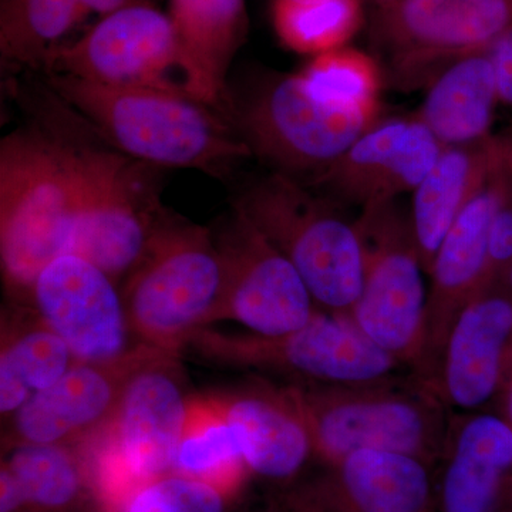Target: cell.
Returning a JSON list of instances; mask_svg holds the SVG:
<instances>
[{
    "mask_svg": "<svg viewBox=\"0 0 512 512\" xmlns=\"http://www.w3.org/2000/svg\"><path fill=\"white\" fill-rule=\"evenodd\" d=\"M76 141L19 128L0 143V262L16 299H29L42 269L69 252L79 215Z\"/></svg>",
    "mask_w": 512,
    "mask_h": 512,
    "instance_id": "2",
    "label": "cell"
},
{
    "mask_svg": "<svg viewBox=\"0 0 512 512\" xmlns=\"http://www.w3.org/2000/svg\"><path fill=\"white\" fill-rule=\"evenodd\" d=\"M299 73L313 92L330 103L380 114L384 76L382 67L372 56L342 47L313 57Z\"/></svg>",
    "mask_w": 512,
    "mask_h": 512,
    "instance_id": "30",
    "label": "cell"
},
{
    "mask_svg": "<svg viewBox=\"0 0 512 512\" xmlns=\"http://www.w3.org/2000/svg\"><path fill=\"white\" fill-rule=\"evenodd\" d=\"M190 404L174 355L154 353L134 370L109 424L86 441L83 456L107 512L141 485L173 473Z\"/></svg>",
    "mask_w": 512,
    "mask_h": 512,
    "instance_id": "6",
    "label": "cell"
},
{
    "mask_svg": "<svg viewBox=\"0 0 512 512\" xmlns=\"http://www.w3.org/2000/svg\"><path fill=\"white\" fill-rule=\"evenodd\" d=\"M217 402L249 473L289 480L313 454L309 431L279 384L255 383Z\"/></svg>",
    "mask_w": 512,
    "mask_h": 512,
    "instance_id": "20",
    "label": "cell"
},
{
    "mask_svg": "<svg viewBox=\"0 0 512 512\" xmlns=\"http://www.w3.org/2000/svg\"><path fill=\"white\" fill-rule=\"evenodd\" d=\"M501 160L507 174L510 175L512 180V136L507 138H500Z\"/></svg>",
    "mask_w": 512,
    "mask_h": 512,
    "instance_id": "35",
    "label": "cell"
},
{
    "mask_svg": "<svg viewBox=\"0 0 512 512\" xmlns=\"http://www.w3.org/2000/svg\"><path fill=\"white\" fill-rule=\"evenodd\" d=\"M325 504L338 512H429V461L389 450H357L330 464Z\"/></svg>",
    "mask_w": 512,
    "mask_h": 512,
    "instance_id": "22",
    "label": "cell"
},
{
    "mask_svg": "<svg viewBox=\"0 0 512 512\" xmlns=\"http://www.w3.org/2000/svg\"><path fill=\"white\" fill-rule=\"evenodd\" d=\"M45 79L100 140L161 170L187 168L222 178L252 157L228 114L200 100L66 74L47 73Z\"/></svg>",
    "mask_w": 512,
    "mask_h": 512,
    "instance_id": "1",
    "label": "cell"
},
{
    "mask_svg": "<svg viewBox=\"0 0 512 512\" xmlns=\"http://www.w3.org/2000/svg\"><path fill=\"white\" fill-rule=\"evenodd\" d=\"M188 345L208 359L274 373L288 383L375 382L404 369L346 316L322 309L302 328L284 335H227L202 329Z\"/></svg>",
    "mask_w": 512,
    "mask_h": 512,
    "instance_id": "12",
    "label": "cell"
},
{
    "mask_svg": "<svg viewBox=\"0 0 512 512\" xmlns=\"http://www.w3.org/2000/svg\"><path fill=\"white\" fill-rule=\"evenodd\" d=\"M507 173V171H505ZM512 264V180L507 174L503 197L494 212L488 231V278L500 281Z\"/></svg>",
    "mask_w": 512,
    "mask_h": 512,
    "instance_id": "32",
    "label": "cell"
},
{
    "mask_svg": "<svg viewBox=\"0 0 512 512\" xmlns=\"http://www.w3.org/2000/svg\"><path fill=\"white\" fill-rule=\"evenodd\" d=\"M0 473L15 484L22 512H89L99 503L86 460L73 446H10Z\"/></svg>",
    "mask_w": 512,
    "mask_h": 512,
    "instance_id": "25",
    "label": "cell"
},
{
    "mask_svg": "<svg viewBox=\"0 0 512 512\" xmlns=\"http://www.w3.org/2000/svg\"><path fill=\"white\" fill-rule=\"evenodd\" d=\"M500 164V138L444 147L429 174L413 191L410 221L427 275L448 231Z\"/></svg>",
    "mask_w": 512,
    "mask_h": 512,
    "instance_id": "21",
    "label": "cell"
},
{
    "mask_svg": "<svg viewBox=\"0 0 512 512\" xmlns=\"http://www.w3.org/2000/svg\"><path fill=\"white\" fill-rule=\"evenodd\" d=\"M355 224L363 279L346 318L413 375L423 353L429 288L410 214L396 200L376 202L363 208Z\"/></svg>",
    "mask_w": 512,
    "mask_h": 512,
    "instance_id": "10",
    "label": "cell"
},
{
    "mask_svg": "<svg viewBox=\"0 0 512 512\" xmlns=\"http://www.w3.org/2000/svg\"><path fill=\"white\" fill-rule=\"evenodd\" d=\"M232 205L291 261L319 309L349 315L362 288L363 252L356 224L338 202L272 171Z\"/></svg>",
    "mask_w": 512,
    "mask_h": 512,
    "instance_id": "5",
    "label": "cell"
},
{
    "mask_svg": "<svg viewBox=\"0 0 512 512\" xmlns=\"http://www.w3.org/2000/svg\"><path fill=\"white\" fill-rule=\"evenodd\" d=\"M212 234L227 275L221 319L276 336L302 328L318 312L295 266L234 205Z\"/></svg>",
    "mask_w": 512,
    "mask_h": 512,
    "instance_id": "13",
    "label": "cell"
},
{
    "mask_svg": "<svg viewBox=\"0 0 512 512\" xmlns=\"http://www.w3.org/2000/svg\"><path fill=\"white\" fill-rule=\"evenodd\" d=\"M414 114L377 120L308 187L339 205L366 208L414 191L443 151Z\"/></svg>",
    "mask_w": 512,
    "mask_h": 512,
    "instance_id": "16",
    "label": "cell"
},
{
    "mask_svg": "<svg viewBox=\"0 0 512 512\" xmlns=\"http://www.w3.org/2000/svg\"><path fill=\"white\" fill-rule=\"evenodd\" d=\"M123 298L140 345L174 355L221 319L225 264L212 229L167 211L146 255L127 276Z\"/></svg>",
    "mask_w": 512,
    "mask_h": 512,
    "instance_id": "4",
    "label": "cell"
},
{
    "mask_svg": "<svg viewBox=\"0 0 512 512\" xmlns=\"http://www.w3.org/2000/svg\"><path fill=\"white\" fill-rule=\"evenodd\" d=\"M511 28L512 0H389L376 5L372 37L387 84L413 92Z\"/></svg>",
    "mask_w": 512,
    "mask_h": 512,
    "instance_id": "11",
    "label": "cell"
},
{
    "mask_svg": "<svg viewBox=\"0 0 512 512\" xmlns=\"http://www.w3.org/2000/svg\"><path fill=\"white\" fill-rule=\"evenodd\" d=\"M289 508H291V511H292V512H295V511H293V508H292V507H289Z\"/></svg>",
    "mask_w": 512,
    "mask_h": 512,
    "instance_id": "38",
    "label": "cell"
},
{
    "mask_svg": "<svg viewBox=\"0 0 512 512\" xmlns=\"http://www.w3.org/2000/svg\"><path fill=\"white\" fill-rule=\"evenodd\" d=\"M158 350L138 346L116 363L76 362L49 389L35 394L13 414L10 446H73L96 436L109 424L127 380Z\"/></svg>",
    "mask_w": 512,
    "mask_h": 512,
    "instance_id": "18",
    "label": "cell"
},
{
    "mask_svg": "<svg viewBox=\"0 0 512 512\" xmlns=\"http://www.w3.org/2000/svg\"><path fill=\"white\" fill-rule=\"evenodd\" d=\"M376 5H382V3L389 2V0H375Z\"/></svg>",
    "mask_w": 512,
    "mask_h": 512,
    "instance_id": "37",
    "label": "cell"
},
{
    "mask_svg": "<svg viewBox=\"0 0 512 512\" xmlns=\"http://www.w3.org/2000/svg\"><path fill=\"white\" fill-rule=\"evenodd\" d=\"M173 473L214 485L228 497L249 473L217 399L191 400Z\"/></svg>",
    "mask_w": 512,
    "mask_h": 512,
    "instance_id": "28",
    "label": "cell"
},
{
    "mask_svg": "<svg viewBox=\"0 0 512 512\" xmlns=\"http://www.w3.org/2000/svg\"><path fill=\"white\" fill-rule=\"evenodd\" d=\"M170 18L185 55L228 109V70L248 32L245 0H171Z\"/></svg>",
    "mask_w": 512,
    "mask_h": 512,
    "instance_id": "26",
    "label": "cell"
},
{
    "mask_svg": "<svg viewBox=\"0 0 512 512\" xmlns=\"http://www.w3.org/2000/svg\"><path fill=\"white\" fill-rule=\"evenodd\" d=\"M500 103L491 50L451 64L427 87L416 114L444 147L470 146L491 138Z\"/></svg>",
    "mask_w": 512,
    "mask_h": 512,
    "instance_id": "23",
    "label": "cell"
},
{
    "mask_svg": "<svg viewBox=\"0 0 512 512\" xmlns=\"http://www.w3.org/2000/svg\"><path fill=\"white\" fill-rule=\"evenodd\" d=\"M443 456V512H512V426L500 412L450 417Z\"/></svg>",
    "mask_w": 512,
    "mask_h": 512,
    "instance_id": "19",
    "label": "cell"
},
{
    "mask_svg": "<svg viewBox=\"0 0 512 512\" xmlns=\"http://www.w3.org/2000/svg\"><path fill=\"white\" fill-rule=\"evenodd\" d=\"M500 103L512 107V28L491 49Z\"/></svg>",
    "mask_w": 512,
    "mask_h": 512,
    "instance_id": "33",
    "label": "cell"
},
{
    "mask_svg": "<svg viewBox=\"0 0 512 512\" xmlns=\"http://www.w3.org/2000/svg\"><path fill=\"white\" fill-rule=\"evenodd\" d=\"M76 143L79 215L67 254L93 262L119 284L140 264L167 214L161 168L109 144Z\"/></svg>",
    "mask_w": 512,
    "mask_h": 512,
    "instance_id": "9",
    "label": "cell"
},
{
    "mask_svg": "<svg viewBox=\"0 0 512 512\" xmlns=\"http://www.w3.org/2000/svg\"><path fill=\"white\" fill-rule=\"evenodd\" d=\"M512 362V292L500 282L467 303L448 333L433 392L448 410H485L497 402Z\"/></svg>",
    "mask_w": 512,
    "mask_h": 512,
    "instance_id": "17",
    "label": "cell"
},
{
    "mask_svg": "<svg viewBox=\"0 0 512 512\" xmlns=\"http://www.w3.org/2000/svg\"><path fill=\"white\" fill-rule=\"evenodd\" d=\"M76 362L69 346L42 320L3 339L0 412L13 416L35 394L59 382Z\"/></svg>",
    "mask_w": 512,
    "mask_h": 512,
    "instance_id": "27",
    "label": "cell"
},
{
    "mask_svg": "<svg viewBox=\"0 0 512 512\" xmlns=\"http://www.w3.org/2000/svg\"><path fill=\"white\" fill-rule=\"evenodd\" d=\"M328 464L357 450H389L430 461L443 454L447 407L410 373L353 384H279Z\"/></svg>",
    "mask_w": 512,
    "mask_h": 512,
    "instance_id": "3",
    "label": "cell"
},
{
    "mask_svg": "<svg viewBox=\"0 0 512 512\" xmlns=\"http://www.w3.org/2000/svg\"><path fill=\"white\" fill-rule=\"evenodd\" d=\"M365 0H275L276 35L289 49L319 56L342 49L363 22Z\"/></svg>",
    "mask_w": 512,
    "mask_h": 512,
    "instance_id": "29",
    "label": "cell"
},
{
    "mask_svg": "<svg viewBox=\"0 0 512 512\" xmlns=\"http://www.w3.org/2000/svg\"><path fill=\"white\" fill-rule=\"evenodd\" d=\"M227 500L214 485L170 473L138 487L113 512H225Z\"/></svg>",
    "mask_w": 512,
    "mask_h": 512,
    "instance_id": "31",
    "label": "cell"
},
{
    "mask_svg": "<svg viewBox=\"0 0 512 512\" xmlns=\"http://www.w3.org/2000/svg\"><path fill=\"white\" fill-rule=\"evenodd\" d=\"M42 72L114 87L161 90L210 104H227L181 47L170 15L151 3L100 18L83 36L50 53Z\"/></svg>",
    "mask_w": 512,
    "mask_h": 512,
    "instance_id": "8",
    "label": "cell"
},
{
    "mask_svg": "<svg viewBox=\"0 0 512 512\" xmlns=\"http://www.w3.org/2000/svg\"><path fill=\"white\" fill-rule=\"evenodd\" d=\"M228 114L252 156L302 184L328 170L380 120V114L323 99L299 72L256 77L239 99L228 100Z\"/></svg>",
    "mask_w": 512,
    "mask_h": 512,
    "instance_id": "7",
    "label": "cell"
},
{
    "mask_svg": "<svg viewBox=\"0 0 512 512\" xmlns=\"http://www.w3.org/2000/svg\"><path fill=\"white\" fill-rule=\"evenodd\" d=\"M505 180L501 160L493 177L454 222L431 265L423 353L413 373L431 392L448 333L458 315L481 289L494 284L488 278V231L503 197Z\"/></svg>",
    "mask_w": 512,
    "mask_h": 512,
    "instance_id": "15",
    "label": "cell"
},
{
    "mask_svg": "<svg viewBox=\"0 0 512 512\" xmlns=\"http://www.w3.org/2000/svg\"><path fill=\"white\" fill-rule=\"evenodd\" d=\"M498 282H500L501 285H504L508 291L512 292V264L508 266L507 271L504 272Z\"/></svg>",
    "mask_w": 512,
    "mask_h": 512,
    "instance_id": "36",
    "label": "cell"
},
{
    "mask_svg": "<svg viewBox=\"0 0 512 512\" xmlns=\"http://www.w3.org/2000/svg\"><path fill=\"white\" fill-rule=\"evenodd\" d=\"M29 299L37 319L69 346L77 362L116 363L138 348L130 346L133 332L119 284L82 256L53 259Z\"/></svg>",
    "mask_w": 512,
    "mask_h": 512,
    "instance_id": "14",
    "label": "cell"
},
{
    "mask_svg": "<svg viewBox=\"0 0 512 512\" xmlns=\"http://www.w3.org/2000/svg\"><path fill=\"white\" fill-rule=\"evenodd\" d=\"M151 0H0L3 66L42 70L47 57L92 15L109 16Z\"/></svg>",
    "mask_w": 512,
    "mask_h": 512,
    "instance_id": "24",
    "label": "cell"
},
{
    "mask_svg": "<svg viewBox=\"0 0 512 512\" xmlns=\"http://www.w3.org/2000/svg\"><path fill=\"white\" fill-rule=\"evenodd\" d=\"M497 402L498 406H500V413L503 414L504 419L512 426V362L510 367H508L507 375L504 377Z\"/></svg>",
    "mask_w": 512,
    "mask_h": 512,
    "instance_id": "34",
    "label": "cell"
}]
</instances>
